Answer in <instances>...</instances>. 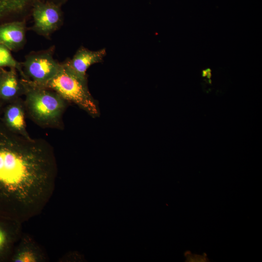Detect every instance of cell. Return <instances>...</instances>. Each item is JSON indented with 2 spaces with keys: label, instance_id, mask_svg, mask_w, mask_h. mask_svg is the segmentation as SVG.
I'll use <instances>...</instances> for the list:
<instances>
[{
  "label": "cell",
  "instance_id": "7a4b0ae2",
  "mask_svg": "<svg viewBox=\"0 0 262 262\" xmlns=\"http://www.w3.org/2000/svg\"><path fill=\"white\" fill-rule=\"evenodd\" d=\"M22 79L24 86V104L30 117L42 127L59 126L67 101L50 89Z\"/></svg>",
  "mask_w": 262,
  "mask_h": 262
},
{
  "label": "cell",
  "instance_id": "ba28073f",
  "mask_svg": "<svg viewBox=\"0 0 262 262\" xmlns=\"http://www.w3.org/2000/svg\"><path fill=\"white\" fill-rule=\"evenodd\" d=\"M0 119L11 131L30 137L25 120L24 102L19 98L4 105Z\"/></svg>",
  "mask_w": 262,
  "mask_h": 262
},
{
  "label": "cell",
  "instance_id": "6da1fadb",
  "mask_svg": "<svg viewBox=\"0 0 262 262\" xmlns=\"http://www.w3.org/2000/svg\"><path fill=\"white\" fill-rule=\"evenodd\" d=\"M58 167L52 147L0 119V216L23 223L40 214L53 194Z\"/></svg>",
  "mask_w": 262,
  "mask_h": 262
},
{
  "label": "cell",
  "instance_id": "30bf717a",
  "mask_svg": "<svg viewBox=\"0 0 262 262\" xmlns=\"http://www.w3.org/2000/svg\"><path fill=\"white\" fill-rule=\"evenodd\" d=\"M47 256L33 239L28 234H22L16 244L11 262H44Z\"/></svg>",
  "mask_w": 262,
  "mask_h": 262
},
{
  "label": "cell",
  "instance_id": "5bb4252c",
  "mask_svg": "<svg viewBox=\"0 0 262 262\" xmlns=\"http://www.w3.org/2000/svg\"><path fill=\"white\" fill-rule=\"evenodd\" d=\"M5 70V68L0 69V84Z\"/></svg>",
  "mask_w": 262,
  "mask_h": 262
},
{
  "label": "cell",
  "instance_id": "8fae6325",
  "mask_svg": "<svg viewBox=\"0 0 262 262\" xmlns=\"http://www.w3.org/2000/svg\"><path fill=\"white\" fill-rule=\"evenodd\" d=\"M15 68L6 70L0 84V100L7 103L20 98L24 93V86L22 78Z\"/></svg>",
  "mask_w": 262,
  "mask_h": 262
},
{
  "label": "cell",
  "instance_id": "9c48e42d",
  "mask_svg": "<svg viewBox=\"0 0 262 262\" xmlns=\"http://www.w3.org/2000/svg\"><path fill=\"white\" fill-rule=\"evenodd\" d=\"M26 42V22L13 21L0 23V44L11 51L22 49Z\"/></svg>",
  "mask_w": 262,
  "mask_h": 262
},
{
  "label": "cell",
  "instance_id": "5b68a950",
  "mask_svg": "<svg viewBox=\"0 0 262 262\" xmlns=\"http://www.w3.org/2000/svg\"><path fill=\"white\" fill-rule=\"evenodd\" d=\"M33 24L32 29L37 34L49 37L63 23L59 8L52 4H36L33 11Z\"/></svg>",
  "mask_w": 262,
  "mask_h": 262
},
{
  "label": "cell",
  "instance_id": "4fadbf2b",
  "mask_svg": "<svg viewBox=\"0 0 262 262\" xmlns=\"http://www.w3.org/2000/svg\"><path fill=\"white\" fill-rule=\"evenodd\" d=\"M5 104L6 103L0 100V117L1 116L3 107Z\"/></svg>",
  "mask_w": 262,
  "mask_h": 262
},
{
  "label": "cell",
  "instance_id": "277c9868",
  "mask_svg": "<svg viewBox=\"0 0 262 262\" xmlns=\"http://www.w3.org/2000/svg\"><path fill=\"white\" fill-rule=\"evenodd\" d=\"M53 49L32 52L21 63L24 79L43 86L61 70L59 63L53 56Z\"/></svg>",
  "mask_w": 262,
  "mask_h": 262
},
{
  "label": "cell",
  "instance_id": "8992f818",
  "mask_svg": "<svg viewBox=\"0 0 262 262\" xmlns=\"http://www.w3.org/2000/svg\"><path fill=\"white\" fill-rule=\"evenodd\" d=\"M22 223L0 216V262H10L20 239Z\"/></svg>",
  "mask_w": 262,
  "mask_h": 262
},
{
  "label": "cell",
  "instance_id": "3957f363",
  "mask_svg": "<svg viewBox=\"0 0 262 262\" xmlns=\"http://www.w3.org/2000/svg\"><path fill=\"white\" fill-rule=\"evenodd\" d=\"M43 87L55 91L65 100L76 104L93 117L99 115L98 103L89 91L87 79L77 76L65 63H62L59 72Z\"/></svg>",
  "mask_w": 262,
  "mask_h": 262
},
{
  "label": "cell",
  "instance_id": "7c38bea8",
  "mask_svg": "<svg viewBox=\"0 0 262 262\" xmlns=\"http://www.w3.org/2000/svg\"><path fill=\"white\" fill-rule=\"evenodd\" d=\"M5 67L16 68L22 78H23L21 63L14 58L9 49L0 44V69Z\"/></svg>",
  "mask_w": 262,
  "mask_h": 262
},
{
  "label": "cell",
  "instance_id": "52a82bcc",
  "mask_svg": "<svg viewBox=\"0 0 262 262\" xmlns=\"http://www.w3.org/2000/svg\"><path fill=\"white\" fill-rule=\"evenodd\" d=\"M106 55L105 49L93 51L81 47L71 59H69L64 63L77 76L82 79H87V69L91 66L102 62Z\"/></svg>",
  "mask_w": 262,
  "mask_h": 262
}]
</instances>
